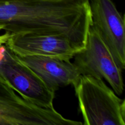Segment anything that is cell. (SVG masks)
I'll list each match as a JSON object with an SVG mask.
<instances>
[{"instance_id":"obj_7","label":"cell","mask_w":125,"mask_h":125,"mask_svg":"<svg viewBox=\"0 0 125 125\" xmlns=\"http://www.w3.org/2000/svg\"><path fill=\"white\" fill-rule=\"evenodd\" d=\"M5 45L18 57L43 56L65 61H71L81 51L68 35L54 33L13 34Z\"/></svg>"},{"instance_id":"obj_9","label":"cell","mask_w":125,"mask_h":125,"mask_svg":"<svg viewBox=\"0 0 125 125\" xmlns=\"http://www.w3.org/2000/svg\"><path fill=\"white\" fill-rule=\"evenodd\" d=\"M2 30V26L1 25H0V31ZM10 35V34L8 32H5L4 34H1V35H0V45H2V44L6 43V42H7V39H9Z\"/></svg>"},{"instance_id":"obj_12","label":"cell","mask_w":125,"mask_h":125,"mask_svg":"<svg viewBox=\"0 0 125 125\" xmlns=\"http://www.w3.org/2000/svg\"><path fill=\"white\" fill-rule=\"evenodd\" d=\"M2 45H3V44H2Z\"/></svg>"},{"instance_id":"obj_1","label":"cell","mask_w":125,"mask_h":125,"mask_svg":"<svg viewBox=\"0 0 125 125\" xmlns=\"http://www.w3.org/2000/svg\"><path fill=\"white\" fill-rule=\"evenodd\" d=\"M0 25L10 35L66 34L82 50L92 26L89 0H0Z\"/></svg>"},{"instance_id":"obj_6","label":"cell","mask_w":125,"mask_h":125,"mask_svg":"<svg viewBox=\"0 0 125 125\" xmlns=\"http://www.w3.org/2000/svg\"><path fill=\"white\" fill-rule=\"evenodd\" d=\"M92 26L112 54L117 65L125 68V18L112 0H89Z\"/></svg>"},{"instance_id":"obj_5","label":"cell","mask_w":125,"mask_h":125,"mask_svg":"<svg viewBox=\"0 0 125 125\" xmlns=\"http://www.w3.org/2000/svg\"><path fill=\"white\" fill-rule=\"evenodd\" d=\"M0 76L25 100L40 107H54L55 92L7 47L0 62Z\"/></svg>"},{"instance_id":"obj_10","label":"cell","mask_w":125,"mask_h":125,"mask_svg":"<svg viewBox=\"0 0 125 125\" xmlns=\"http://www.w3.org/2000/svg\"><path fill=\"white\" fill-rule=\"evenodd\" d=\"M6 46L5 44L0 45V62L2 61L4 57L5 54V51H6Z\"/></svg>"},{"instance_id":"obj_11","label":"cell","mask_w":125,"mask_h":125,"mask_svg":"<svg viewBox=\"0 0 125 125\" xmlns=\"http://www.w3.org/2000/svg\"><path fill=\"white\" fill-rule=\"evenodd\" d=\"M3 1H6V0H3Z\"/></svg>"},{"instance_id":"obj_2","label":"cell","mask_w":125,"mask_h":125,"mask_svg":"<svg viewBox=\"0 0 125 125\" xmlns=\"http://www.w3.org/2000/svg\"><path fill=\"white\" fill-rule=\"evenodd\" d=\"M84 125H125V102L102 79L80 75L72 85Z\"/></svg>"},{"instance_id":"obj_3","label":"cell","mask_w":125,"mask_h":125,"mask_svg":"<svg viewBox=\"0 0 125 125\" xmlns=\"http://www.w3.org/2000/svg\"><path fill=\"white\" fill-rule=\"evenodd\" d=\"M54 107L37 106L18 95L0 76V125H72Z\"/></svg>"},{"instance_id":"obj_4","label":"cell","mask_w":125,"mask_h":125,"mask_svg":"<svg viewBox=\"0 0 125 125\" xmlns=\"http://www.w3.org/2000/svg\"><path fill=\"white\" fill-rule=\"evenodd\" d=\"M73 63L80 75H89L106 81L118 96L124 90L123 70L102 39L91 26L85 47L73 57Z\"/></svg>"},{"instance_id":"obj_8","label":"cell","mask_w":125,"mask_h":125,"mask_svg":"<svg viewBox=\"0 0 125 125\" xmlns=\"http://www.w3.org/2000/svg\"><path fill=\"white\" fill-rule=\"evenodd\" d=\"M18 57L54 92L62 87L73 85L80 76L71 61L43 56Z\"/></svg>"}]
</instances>
